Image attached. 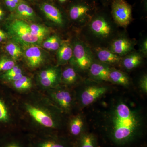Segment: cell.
Listing matches in <instances>:
<instances>
[{"label": "cell", "mask_w": 147, "mask_h": 147, "mask_svg": "<svg viewBox=\"0 0 147 147\" xmlns=\"http://www.w3.org/2000/svg\"><path fill=\"white\" fill-rule=\"evenodd\" d=\"M105 119V127L110 138L119 145L125 144L134 140L143 126L139 113L123 102L113 106Z\"/></svg>", "instance_id": "6da1fadb"}, {"label": "cell", "mask_w": 147, "mask_h": 147, "mask_svg": "<svg viewBox=\"0 0 147 147\" xmlns=\"http://www.w3.org/2000/svg\"><path fill=\"white\" fill-rule=\"evenodd\" d=\"M8 28L10 34L24 45H39L43 41V39L32 34L29 24L24 20L14 19L8 25Z\"/></svg>", "instance_id": "7a4b0ae2"}, {"label": "cell", "mask_w": 147, "mask_h": 147, "mask_svg": "<svg viewBox=\"0 0 147 147\" xmlns=\"http://www.w3.org/2000/svg\"><path fill=\"white\" fill-rule=\"evenodd\" d=\"M112 13L116 23L121 26L126 27L131 21V7L125 0H115L112 4Z\"/></svg>", "instance_id": "3957f363"}, {"label": "cell", "mask_w": 147, "mask_h": 147, "mask_svg": "<svg viewBox=\"0 0 147 147\" xmlns=\"http://www.w3.org/2000/svg\"><path fill=\"white\" fill-rule=\"evenodd\" d=\"M24 57L28 65L32 68L39 66L44 61L45 55L37 45L29 46L24 52Z\"/></svg>", "instance_id": "277c9868"}, {"label": "cell", "mask_w": 147, "mask_h": 147, "mask_svg": "<svg viewBox=\"0 0 147 147\" xmlns=\"http://www.w3.org/2000/svg\"><path fill=\"white\" fill-rule=\"evenodd\" d=\"M73 55L79 68L86 69L91 64V59L86 49L80 43H76L73 48Z\"/></svg>", "instance_id": "5b68a950"}, {"label": "cell", "mask_w": 147, "mask_h": 147, "mask_svg": "<svg viewBox=\"0 0 147 147\" xmlns=\"http://www.w3.org/2000/svg\"><path fill=\"white\" fill-rule=\"evenodd\" d=\"M106 87L92 86L88 87L81 95L82 104L85 106L92 104L107 91Z\"/></svg>", "instance_id": "8992f818"}, {"label": "cell", "mask_w": 147, "mask_h": 147, "mask_svg": "<svg viewBox=\"0 0 147 147\" xmlns=\"http://www.w3.org/2000/svg\"><path fill=\"white\" fill-rule=\"evenodd\" d=\"M39 8L50 21L58 25L63 24V18L62 13L55 5L49 3H42L40 5Z\"/></svg>", "instance_id": "52a82bcc"}, {"label": "cell", "mask_w": 147, "mask_h": 147, "mask_svg": "<svg viewBox=\"0 0 147 147\" xmlns=\"http://www.w3.org/2000/svg\"><path fill=\"white\" fill-rule=\"evenodd\" d=\"M26 108L30 115L38 123L45 127H55L54 121L44 111L30 105H27Z\"/></svg>", "instance_id": "ba28073f"}, {"label": "cell", "mask_w": 147, "mask_h": 147, "mask_svg": "<svg viewBox=\"0 0 147 147\" xmlns=\"http://www.w3.org/2000/svg\"><path fill=\"white\" fill-rule=\"evenodd\" d=\"M13 12L17 18L22 20L35 21L37 18L33 9L25 1L20 3Z\"/></svg>", "instance_id": "9c48e42d"}, {"label": "cell", "mask_w": 147, "mask_h": 147, "mask_svg": "<svg viewBox=\"0 0 147 147\" xmlns=\"http://www.w3.org/2000/svg\"><path fill=\"white\" fill-rule=\"evenodd\" d=\"M91 28L96 35L102 37H107L111 32V28L105 19L98 17L92 21Z\"/></svg>", "instance_id": "30bf717a"}, {"label": "cell", "mask_w": 147, "mask_h": 147, "mask_svg": "<svg viewBox=\"0 0 147 147\" xmlns=\"http://www.w3.org/2000/svg\"><path fill=\"white\" fill-rule=\"evenodd\" d=\"M90 72L93 76L99 80L110 82V69L106 66L98 63H92L90 67Z\"/></svg>", "instance_id": "8fae6325"}, {"label": "cell", "mask_w": 147, "mask_h": 147, "mask_svg": "<svg viewBox=\"0 0 147 147\" xmlns=\"http://www.w3.org/2000/svg\"><path fill=\"white\" fill-rule=\"evenodd\" d=\"M57 52L59 63L63 64L68 61L73 55V49L67 41L61 42Z\"/></svg>", "instance_id": "7c38bea8"}, {"label": "cell", "mask_w": 147, "mask_h": 147, "mask_svg": "<svg viewBox=\"0 0 147 147\" xmlns=\"http://www.w3.org/2000/svg\"><path fill=\"white\" fill-rule=\"evenodd\" d=\"M131 42L125 38H119L115 40L111 45V51L117 55H123L130 51Z\"/></svg>", "instance_id": "4fadbf2b"}, {"label": "cell", "mask_w": 147, "mask_h": 147, "mask_svg": "<svg viewBox=\"0 0 147 147\" xmlns=\"http://www.w3.org/2000/svg\"><path fill=\"white\" fill-rule=\"evenodd\" d=\"M97 56L100 61L108 64L117 63L121 59L118 55L106 49H100L98 51Z\"/></svg>", "instance_id": "5bb4252c"}, {"label": "cell", "mask_w": 147, "mask_h": 147, "mask_svg": "<svg viewBox=\"0 0 147 147\" xmlns=\"http://www.w3.org/2000/svg\"><path fill=\"white\" fill-rule=\"evenodd\" d=\"M54 97L58 103L65 109H67L71 106L72 98L68 92L59 91L55 94Z\"/></svg>", "instance_id": "9a60e30c"}, {"label": "cell", "mask_w": 147, "mask_h": 147, "mask_svg": "<svg viewBox=\"0 0 147 147\" xmlns=\"http://www.w3.org/2000/svg\"><path fill=\"white\" fill-rule=\"evenodd\" d=\"M110 82L123 86H127L129 84V79L125 74L119 70H110Z\"/></svg>", "instance_id": "2e32d148"}, {"label": "cell", "mask_w": 147, "mask_h": 147, "mask_svg": "<svg viewBox=\"0 0 147 147\" xmlns=\"http://www.w3.org/2000/svg\"><path fill=\"white\" fill-rule=\"evenodd\" d=\"M89 10V9L86 6L74 5L69 9V16L72 20H78L86 15Z\"/></svg>", "instance_id": "e0dca14e"}, {"label": "cell", "mask_w": 147, "mask_h": 147, "mask_svg": "<svg viewBox=\"0 0 147 147\" xmlns=\"http://www.w3.org/2000/svg\"><path fill=\"white\" fill-rule=\"evenodd\" d=\"M61 40L56 35L49 37L42 42V46L45 49L52 51L57 50L60 46Z\"/></svg>", "instance_id": "ac0fdd59"}, {"label": "cell", "mask_w": 147, "mask_h": 147, "mask_svg": "<svg viewBox=\"0 0 147 147\" xmlns=\"http://www.w3.org/2000/svg\"><path fill=\"white\" fill-rule=\"evenodd\" d=\"M142 57L137 54H133L126 57L123 61V65L127 69H131L139 65L141 63Z\"/></svg>", "instance_id": "d6986e66"}, {"label": "cell", "mask_w": 147, "mask_h": 147, "mask_svg": "<svg viewBox=\"0 0 147 147\" xmlns=\"http://www.w3.org/2000/svg\"><path fill=\"white\" fill-rule=\"evenodd\" d=\"M29 26L32 34L43 40L50 33L49 29L44 26L36 24H29Z\"/></svg>", "instance_id": "ffe728a7"}, {"label": "cell", "mask_w": 147, "mask_h": 147, "mask_svg": "<svg viewBox=\"0 0 147 147\" xmlns=\"http://www.w3.org/2000/svg\"><path fill=\"white\" fill-rule=\"evenodd\" d=\"M5 50L13 60H16L23 55L20 46L14 42H11L6 45Z\"/></svg>", "instance_id": "44dd1931"}, {"label": "cell", "mask_w": 147, "mask_h": 147, "mask_svg": "<svg viewBox=\"0 0 147 147\" xmlns=\"http://www.w3.org/2000/svg\"><path fill=\"white\" fill-rule=\"evenodd\" d=\"M83 119L80 116H76L72 119L70 123V131L74 136H77L82 132L84 126Z\"/></svg>", "instance_id": "7402d4cb"}, {"label": "cell", "mask_w": 147, "mask_h": 147, "mask_svg": "<svg viewBox=\"0 0 147 147\" xmlns=\"http://www.w3.org/2000/svg\"><path fill=\"white\" fill-rule=\"evenodd\" d=\"M13 82V86L17 90L29 89L32 86L31 79L26 76H23L20 79Z\"/></svg>", "instance_id": "603a6c76"}, {"label": "cell", "mask_w": 147, "mask_h": 147, "mask_svg": "<svg viewBox=\"0 0 147 147\" xmlns=\"http://www.w3.org/2000/svg\"><path fill=\"white\" fill-rule=\"evenodd\" d=\"M63 79L67 84H73L77 79V74L73 68L71 67L65 69L62 72Z\"/></svg>", "instance_id": "cb8c5ba5"}, {"label": "cell", "mask_w": 147, "mask_h": 147, "mask_svg": "<svg viewBox=\"0 0 147 147\" xmlns=\"http://www.w3.org/2000/svg\"><path fill=\"white\" fill-rule=\"evenodd\" d=\"M15 65L13 60L7 57H3L0 59V71H8Z\"/></svg>", "instance_id": "d4e9b609"}, {"label": "cell", "mask_w": 147, "mask_h": 147, "mask_svg": "<svg viewBox=\"0 0 147 147\" xmlns=\"http://www.w3.org/2000/svg\"><path fill=\"white\" fill-rule=\"evenodd\" d=\"M81 147H95V142L93 136L91 134H86L82 137Z\"/></svg>", "instance_id": "484cf974"}, {"label": "cell", "mask_w": 147, "mask_h": 147, "mask_svg": "<svg viewBox=\"0 0 147 147\" xmlns=\"http://www.w3.org/2000/svg\"><path fill=\"white\" fill-rule=\"evenodd\" d=\"M59 74L58 73L53 74L51 76H47L43 79H40V84L43 86L49 87L54 85L57 82Z\"/></svg>", "instance_id": "4316f807"}, {"label": "cell", "mask_w": 147, "mask_h": 147, "mask_svg": "<svg viewBox=\"0 0 147 147\" xmlns=\"http://www.w3.org/2000/svg\"><path fill=\"white\" fill-rule=\"evenodd\" d=\"M24 0H4L5 4L9 10L13 12L18 5Z\"/></svg>", "instance_id": "83f0119b"}, {"label": "cell", "mask_w": 147, "mask_h": 147, "mask_svg": "<svg viewBox=\"0 0 147 147\" xmlns=\"http://www.w3.org/2000/svg\"><path fill=\"white\" fill-rule=\"evenodd\" d=\"M20 74H22V71L21 69L18 66L15 65L10 70L6 71L3 76L4 79H5L7 77L15 76Z\"/></svg>", "instance_id": "f1b7e54d"}, {"label": "cell", "mask_w": 147, "mask_h": 147, "mask_svg": "<svg viewBox=\"0 0 147 147\" xmlns=\"http://www.w3.org/2000/svg\"><path fill=\"white\" fill-rule=\"evenodd\" d=\"M58 73L57 70L55 68L47 69L42 70L40 72L38 75V78L39 79H43V78H45L47 76H51V75Z\"/></svg>", "instance_id": "f546056e"}, {"label": "cell", "mask_w": 147, "mask_h": 147, "mask_svg": "<svg viewBox=\"0 0 147 147\" xmlns=\"http://www.w3.org/2000/svg\"><path fill=\"white\" fill-rule=\"evenodd\" d=\"M8 119L7 110L2 101L0 100V121H6Z\"/></svg>", "instance_id": "4dcf8cb0"}, {"label": "cell", "mask_w": 147, "mask_h": 147, "mask_svg": "<svg viewBox=\"0 0 147 147\" xmlns=\"http://www.w3.org/2000/svg\"><path fill=\"white\" fill-rule=\"evenodd\" d=\"M140 87L143 91L147 93V75H145L142 76L140 79L139 83Z\"/></svg>", "instance_id": "1f68e13d"}, {"label": "cell", "mask_w": 147, "mask_h": 147, "mask_svg": "<svg viewBox=\"0 0 147 147\" xmlns=\"http://www.w3.org/2000/svg\"><path fill=\"white\" fill-rule=\"evenodd\" d=\"M39 147H65L62 145L53 142H43L40 144Z\"/></svg>", "instance_id": "d6a6232c"}, {"label": "cell", "mask_w": 147, "mask_h": 147, "mask_svg": "<svg viewBox=\"0 0 147 147\" xmlns=\"http://www.w3.org/2000/svg\"><path fill=\"white\" fill-rule=\"evenodd\" d=\"M23 76H24V75H23V74H17V75H15V76L7 77V78H5V79L8 80V81L13 82V81H16V80L20 79L21 77H23Z\"/></svg>", "instance_id": "836d02e7"}, {"label": "cell", "mask_w": 147, "mask_h": 147, "mask_svg": "<svg viewBox=\"0 0 147 147\" xmlns=\"http://www.w3.org/2000/svg\"><path fill=\"white\" fill-rule=\"evenodd\" d=\"M8 36L7 34L2 30L0 29V42L5 41L7 39Z\"/></svg>", "instance_id": "e575fe53"}, {"label": "cell", "mask_w": 147, "mask_h": 147, "mask_svg": "<svg viewBox=\"0 0 147 147\" xmlns=\"http://www.w3.org/2000/svg\"><path fill=\"white\" fill-rule=\"evenodd\" d=\"M5 15V12L2 7L0 6V21L3 20Z\"/></svg>", "instance_id": "d590c367"}, {"label": "cell", "mask_w": 147, "mask_h": 147, "mask_svg": "<svg viewBox=\"0 0 147 147\" xmlns=\"http://www.w3.org/2000/svg\"><path fill=\"white\" fill-rule=\"evenodd\" d=\"M147 40H145L142 46V51L145 54L147 53Z\"/></svg>", "instance_id": "8d00e7d4"}, {"label": "cell", "mask_w": 147, "mask_h": 147, "mask_svg": "<svg viewBox=\"0 0 147 147\" xmlns=\"http://www.w3.org/2000/svg\"><path fill=\"white\" fill-rule=\"evenodd\" d=\"M7 147H19L18 146H17V145H10V146H9Z\"/></svg>", "instance_id": "74e56055"}, {"label": "cell", "mask_w": 147, "mask_h": 147, "mask_svg": "<svg viewBox=\"0 0 147 147\" xmlns=\"http://www.w3.org/2000/svg\"><path fill=\"white\" fill-rule=\"evenodd\" d=\"M24 1H28L30 2H34L36 1V0H24Z\"/></svg>", "instance_id": "f35d334b"}, {"label": "cell", "mask_w": 147, "mask_h": 147, "mask_svg": "<svg viewBox=\"0 0 147 147\" xmlns=\"http://www.w3.org/2000/svg\"><path fill=\"white\" fill-rule=\"evenodd\" d=\"M59 1L60 2L63 3L65 2V1H67V0H59Z\"/></svg>", "instance_id": "ab89813d"}]
</instances>
